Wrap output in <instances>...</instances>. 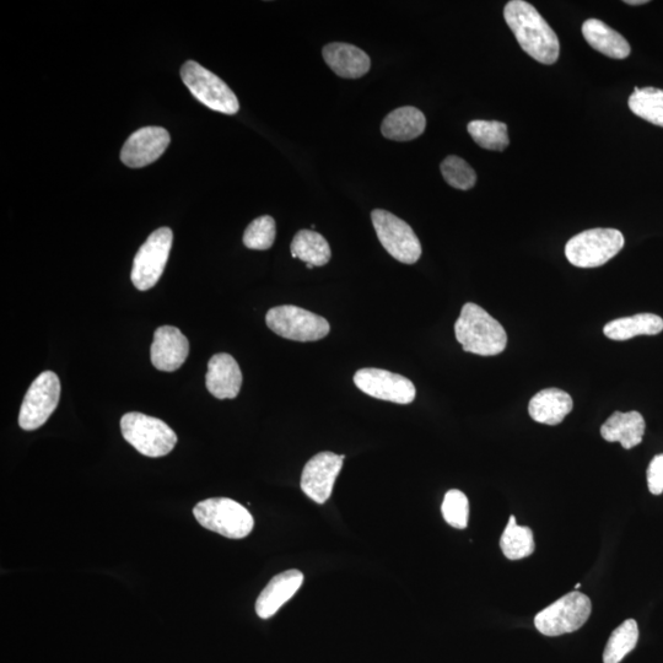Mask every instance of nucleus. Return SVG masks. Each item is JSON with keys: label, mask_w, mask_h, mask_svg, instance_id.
Masks as SVG:
<instances>
[{"label": "nucleus", "mask_w": 663, "mask_h": 663, "mask_svg": "<svg viewBox=\"0 0 663 663\" xmlns=\"http://www.w3.org/2000/svg\"><path fill=\"white\" fill-rule=\"evenodd\" d=\"M504 18L528 56L548 66L558 61V36L532 4L524 0H511L505 5Z\"/></svg>", "instance_id": "1"}, {"label": "nucleus", "mask_w": 663, "mask_h": 663, "mask_svg": "<svg viewBox=\"0 0 663 663\" xmlns=\"http://www.w3.org/2000/svg\"><path fill=\"white\" fill-rule=\"evenodd\" d=\"M458 343L467 353L494 357L503 353L508 344V334L500 322L487 311L473 303L462 307L455 325Z\"/></svg>", "instance_id": "2"}, {"label": "nucleus", "mask_w": 663, "mask_h": 663, "mask_svg": "<svg viewBox=\"0 0 663 663\" xmlns=\"http://www.w3.org/2000/svg\"><path fill=\"white\" fill-rule=\"evenodd\" d=\"M121 430L128 444L144 456L156 458L169 455L177 444V435L169 425L143 413L123 415Z\"/></svg>", "instance_id": "3"}, {"label": "nucleus", "mask_w": 663, "mask_h": 663, "mask_svg": "<svg viewBox=\"0 0 663 663\" xmlns=\"http://www.w3.org/2000/svg\"><path fill=\"white\" fill-rule=\"evenodd\" d=\"M193 515L207 530L231 539L250 535L255 521L250 511L233 499L213 498L201 501L193 509Z\"/></svg>", "instance_id": "4"}, {"label": "nucleus", "mask_w": 663, "mask_h": 663, "mask_svg": "<svg viewBox=\"0 0 663 663\" xmlns=\"http://www.w3.org/2000/svg\"><path fill=\"white\" fill-rule=\"evenodd\" d=\"M624 247V236L616 229H591L576 235L565 246V256L575 267H601Z\"/></svg>", "instance_id": "5"}, {"label": "nucleus", "mask_w": 663, "mask_h": 663, "mask_svg": "<svg viewBox=\"0 0 663 663\" xmlns=\"http://www.w3.org/2000/svg\"><path fill=\"white\" fill-rule=\"evenodd\" d=\"M266 322L269 330L295 342L320 341L331 331L326 318L293 305L278 306L269 310Z\"/></svg>", "instance_id": "6"}, {"label": "nucleus", "mask_w": 663, "mask_h": 663, "mask_svg": "<svg viewBox=\"0 0 663 663\" xmlns=\"http://www.w3.org/2000/svg\"><path fill=\"white\" fill-rule=\"evenodd\" d=\"M181 78L191 94L210 110L224 115H235L239 112L240 102L233 90L201 64L193 61L183 64Z\"/></svg>", "instance_id": "7"}, {"label": "nucleus", "mask_w": 663, "mask_h": 663, "mask_svg": "<svg viewBox=\"0 0 663 663\" xmlns=\"http://www.w3.org/2000/svg\"><path fill=\"white\" fill-rule=\"evenodd\" d=\"M591 611L590 598L574 591L539 612L535 625L538 632L546 636L574 633L589 621Z\"/></svg>", "instance_id": "8"}, {"label": "nucleus", "mask_w": 663, "mask_h": 663, "mask_svg": "<svg viewBox=\"0 0 663 663\" xmlns=\"http://www.w3.org/2000/svg\"><path fill=\"white\" fill-rule=\"evenodd\" d=\"M377 237L384 249L404 264H414L422 257V245L411 226L387 210L371 213Z\"/></svg>", "instance_id": "9"}, {"label": "nucleus", "mask_w": 663, "mask_h": 663, "mask_svg": "<svg viewBox=\"0 0 663 663\" xmlns=\"http://www.w3.org/2000/svg\"><path fill=\"white\" fill-rule=\"evenodd\" d=\"M172 234L169 228H160L150 234L148 240L140 247L134 257L132 268V282L140 291H147L155 287L163 276L167 261L172 249Z\"/></svg>", "instance_id": "10"}, {"label": "nucleus", "mask_w": 663, "mask_h": 663, "mask_svg": "<svg viewBox=\"0 0 663 663\" xmlns=\"http://www.w3.org/2000/svg\"><path fill=\"white\" fill-rule=\"evenodd\" d=\"M61 397V382L52 371H45L32 382L19 413V425L26 431L36 430L50 419Z\"/></svg>", "instance_id": "11"}, {"label": "nucleus", "mask_w": 663, "mask_h": 663, "mask_svg": "<svg viewBox=\"0 0 663 663\" xmlns=\"http://www.w3.org/2000/svg\"><path fill=\"white\" fill-rule=\"evenodd\" d=\"M354 384L361 392L377 400L409 404L415 398L413 382L402 375L382 369H361L354 375Z\"/></svg>", "instance_id": "12"}, {"label": "nucleus", "mask_w": 663, "mask_h": 663, "mask_svg": "<svg viewBox=\"0 0 663 663\" xmlns=\"http://www.w3.org/2000/svg\"><path fill=\"white\" fill-rule=\"evenodd\" d=\"M346 456L333 452H321L311 458L301 476V490L317 504H325L330 499L334 483L341 473Z\"/></svg>", "instance_id": "13"}, {"label": "nucleus", "mask_w": 663, "mask_h": 663, "mask_svg": "<svg viewBox=\"0 0 663 663\" xmlns=\"http://www.w3.org/2000/svg\"><path fill=\"white\" fill-rule=\"evenodd\" d=\"M170 142V134L163 127L140 128L123 145L121 160L133 169L148 166L165 153Z\"/></svg>", "instance_id": "14"}, {"label": "nucleus", "mask_w": 663, "mask_h": 663, "mask_svg": "<svg viewBox=\"0 0 663 663\" xmlns=\"http://www.w3.org/2000/svg\"><path fill=\"white\" fill-rule=\"evenodd\" d=\"M150 354L156 369L174 373L185 364L190 354V342L179 328L163 326L154 333Z\"/></svg>", "instance_id": "15"}, {"label": "nucleus", "mask_w": 663, "mask_h": 663, "mask_svg": "<svg viewBox=\"0 0 663 663\" xmlns=\"http://www.w3.org/2000/svg\"><path fill=\"white\" fill-rule=\"evenodd\" d=\"M207 390L218 400H234L242 386V373L230 354H215L208 363Z\"/></svg>", "instance_id": "16"}, {"label": "nucleus", "mask_w": 663, "mask_h": 663, "mask_svg": "<svg viewBox=\"0 0 663 663\" xmlns=\"http://www.w3.org/2000/svg\"><path fill=\"white\" fill-rule=\"evenodd\" d=\"M304 582V574L296 569L284 571L269 581L256 602L257 616L262 619L272 618L296 592Z\"/></svg>", "instance_id": "17"}, {"label": "nucleus", "mask_w": 663, "mask_h": 663, "mask_svg": "<svg viewBox=\"0 0 663 663\" xmlns=\"http://www.w3.org/2000/svg\"><path fill=\"white\" fill-rule=\"evenodd\" d=\"M323 59L338 77L359 79L368 74L371 59L363 50L349 43L333 42L322 51Z\"/></svg>", "instance_id": "18"}, {"label": "nucleus", "mask_w": 663, "mask_h": 663, "mask_svg": "<svg viewBox=\"0 0 663 663\" xmlns=\"http://www.w3.org/2000/svg\"><path fill=\"white\" fill-rule=\"evenodd\" d=\"M573 407L569 393L559 388H547L532 398L528 404V413L537 423L558 425L573 411Z\"/></svg>", "instance_id": "19"}, {"label": "nucleus", "mask_w": 663, "mask_h": 663, "mask_svg": "<svg viewBox=\"0 0 663 663\" xmlns=\"http://www.w3.org/2000/svg\"><path fill=\"white\" fill-rule=\"evenodd\" d=\"M646 424L639 412H614L602 425V438L608 442H621L625 450L633 449L643 441Z\"/></svg>", "instance_id": "20"}, {"label": "nucleus", "mask_w": 663, "mask_h": 663, "mask_svg": "<svg viewBox=\"0 0 663 663\" xmlns=\"http://www.w3.org/2000/svg\"><path fill=\"white\" fill-rule=\"evenodd\" d=\"M427 127V118L424 113L415 107H400L388 113L382 122L381 132L387 139L395 142H409L422 136Z\"/></svg>", "instance_id": "21"}, {"label": "nucleus", "mask_w": 663, "mask_h": 663, "mask_svg": "<svg viewBox=\"0 0 663 663\" xmlns=\"http://www.w3.org/2000/svg\"><path fill=\"white\" fill-rule=\"evenodd\" d=\"M582 35L592 48L609 58L624 59L630 55V45L616 30L598 19L586 20Z\"/></svg>", "instance_id": "22"}, {"label": "nucleus", "mask_w": 663, "mask_h": 663, "mask_svg": "<svg viewBox=\"0 0 663 663\" xmlns=\"http://www.w3.org/2000/svg\"><path fill=\"white\" fill-rule=\"evenodd\" d=\"M663 331V320L654 314L618 318L607 323L603 333L612 341H629L638 336H656Z\"/></svg>", "instance_id": "23"}, {"label": "nucleus", "mask_w": 663, "mask_h": 663, "mask_svg": "<svg viewBox=\"0 0 663 663\" xmlns=\"http://www.w3.org/2000/svg\"><path fill=\"white\" fill-rule=\"evenodd\" d=\"M290 249L291 256L314 267L326 266L332 257L331 247L325 237L311 230H300L294 236Z\"/></svg>", "instance_id": "24"}, {"label": "nucleus", "mask_w": 663, "mask_h": 663, "mask_svg": "<svg viewBox=\"0 0 663 663\" xmlns=\"http://www.w3.org/2000/svg\"><path fill=\"white\" fill-rule=\"evenodd\" d=\"M500 548L510 560L530 557L535 552V539L531 528L517 525L515 516H511L500 538Z\"/></svg>", "instance_id": "25"}, {"label": "nucleus", "mask_w": 663, "mask_h": 663, "mask_svg": "<svg viewBox=\"0 0 663 663\" xmlns=\"http://www.w3.org/2000/svg\"><path fill=\"white\" fill-rule=\"evenodd\" d=\"M629 109L634 115L663 127V90L657 88L640 89L635 86L634 93L629 97Z\"/></svg>", "instance_id": "26"}, {"label": "nucleus", "mask_w": 663, "mask_h": 663, "mask_svg": "<svg viewBox=\"0 0 663 663\" xmlns=\"http://www.w3.org/2000/svg\"><path fill=\"white\" fill-rule=\"evenodd\" d=\"M474 142L479 147L493 152H503L509 147L508 126L498 121H472L467 126Z\"/></svg>", "instance_id": "27"}, {"label": "nucleus", "mask_w": 663, "mask_h": 663, "mask_svg": "<svg viewBox=\"0 0 663 663\" xmlns=\"http://www.w3.org/2000/svg\"><path fill=\"white\" fill-rule=\"evenodd\" d=\"M639 640V627L634 619H628L614 630L603 652V662L621 663L635 649Z\"/></svg>", "instance_id": "28"}, {"label": "nucleus", "mask_w": 663, "mask_h": 663, "mask_svg": "<svg viewBox=\"0 0 663 663\" xmlns=\"http://www.w3.org/2000/svg\"><path fill=\"white\" fill-rule=\"evenodd\" d=\"M441 174L451 187L456 190L468 191L476 185L477 174L470 164L460 156L450 155L442 161Z\"/></svg>", "instance_id": "29"}, {"label": "nucleus", "mask_w": 663, "mask_h": 663, "mask_svg": "<svg viewBox=\"0 0 663 663\" xmlns=\"http://www.w3.org/2000/svg\"><path fill=\"white\" fill-rule=\"evenodd\" d=\"M276 235V221L269 215H263L247 226L244 245L250 250L266 251L273 246Z\"/></svg>", "instance_id": "30"}, {"label": "nucleus", "mask_w": 663, "mask_h": 663, "mask_svg": "<svg viewBox=\"0 0 663 663\" xmlns=\"http://www.w3.org/2000/svg\"><path fill=\"white\" fill-rule=\"evenodd\" d=\"M441 511L450 526L458 528V530L467 527L468 519H470V503L461 490L452 489L446 493Z\"/></svg>", "instance_id": "31"}, {"label": "nucleus", "mask_w": 663, "mask_h": 663, "mask_svg": "<svg viewBox=\"0 0 663 663\" xmlns=\"http://www.w3.org/2000/svg\"><path fill=\"white\" fill-rule=\"evenodd\" d=\"M649 490L654 495L663 493V454L654 457L648 468Z\"/></svg>", "instance_id": "32"}, {"label": "nucleus", "mask_w": 663, "mask_h": 663, "mask_svg": "<svg viewBox=\"0 0 663 663\" xmlns=\"http://www.w3.org/2000/svg\"><path fill=\"white\" fill-rule=\"evenodd\" d=\"M625 4L628 5H641V4H648V0H625Z\"/></svg>", "instance_id": "33"}, {"label": "nucleus", "mask_w": 663, "mask_h": 663, "mask_svg": "<svg viewBox=\"0 0 663 663\" xmlns=\"http://www.w3.org/2000/svg\"><path fill=\"white\" fill-rule=\"evenodd\" d=\"M306 267L309 268V269L314 268V266H312V264H306Z\"/></svg>", "instance_id": "34"}, {"label": "nucleus", "mask_w": 663, "mask_h": 663, "mask_svg": "<svg viewBox=\"0 0 663 663\" xmlns=\"http://www.w3.org/2000/svg\"><path fill=\"white\" fill-rule=\"evenodd\" d=\"M580 587H581V584H576V585H575V589H576V590H579Z\"/></svg>", "instance_id": "35"}]
</instances>
